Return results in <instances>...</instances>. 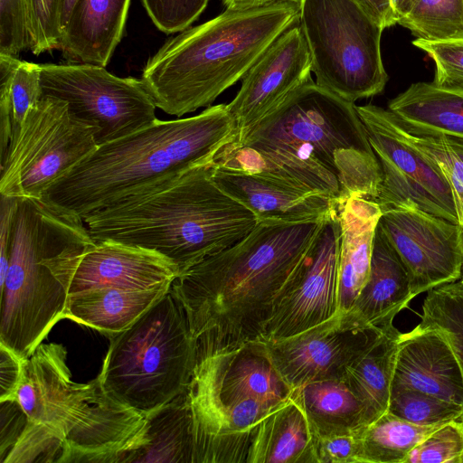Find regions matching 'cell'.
Instances as JSON below:
<instances>
[{
  "mask_svg": "<svg viewBox=\"0 0 463 463\" xmlns=\"http://www.w3.org/2000/svg\"><path fill=\"white\" fill-rule=\"evenodd\" d=\"M329 219L259 222L233 245L178 275L170 289L184 310L195 350L259 339L311 260Z\"/></svg>",
  "mask_w": 463,
  "mask_h": 463,
  "instance_id": "1",
  "label": "cell"
},
{
  "mask_svg": "<svg viewBox=\"0 0 463 463\" xmlns=\"http://www.w3.org/2000/svg\"><path fill=\"white\" fill-rule=\"evenodd\" d=\"M233 144L259 175L326 194L375 200L379 160L354 102L312 79Z\"/></svg>",
  "mask_w": 463,
  "mask_h": 463,
  "instance_id": "2",
  "label": "cell"
},
{
  "mask_svg": "<svg viewBox=\"0 0 463 463\" xmlns=\"http://www.w3.org/2000/svg\"><path fill=\"white\" fill-rule=\"evenodd\" d=\"M213 165L159 182L87 216L92 239L156 251L179 275L233 245L259 221L215 183Z\"/></svg>",
  "mask_w": 463,
  "mask_h": 463,
  "instance_id": "3",
  "label": "cell"
},
{
  "mask_svg": "<svg viewBox=\"0 0 463 463\" xmlns=\"http://www.w3.org/2000/svg\"><path fill=\"white\" fill-rule=\"evenodd\" d=\"M238 136L226 104L212 105L189 118H156L98 146L54 181L43 198L84 220L148 186L213 164Z\"/></svg>",
  "mask_w": 463,
  "mask_h": 463,
  "instance_id": "4",
  "label": "cell"
},
{
  "mask_svg": "<svg viewBox=\"0 0 463 463\" xmlns=\"http://www.w3.org/2000/svg\"><path fill=\"white\" fill-rule=\"evenodd\" d=\"M300 0H278L180 32L153 55L141 76L156 108L181 118L212 106L245 76L268 47L299 22Z\"/></svg>",
  "mask_w": 463,
  "mask_h": 463,
  "instance_id": "5",
  "label": "cell"
},
{
  "mask_svg": "<svg viewBox=\"0 0 463 463\" xmlns=\"http://www.w3.org/2000/svg\"><path fill=\"white\" fill-rule=\"evenodd\" d=\"M95 243L84 220L43 198H18L1 289L0 344L28 358L64 318L71 280Z\"/></svg>",
  "mask_w": 463,
  "mask_h": 463,
  "instance_id": "6",
  "label": "cell"
},
{
  "mask_svg": "<svg viewBox=\"0 0 463 463\" xmlns=\"http://www.w3.org/2000/svg\"><path fill=\"white\" fill-rule=\"evenodd\" d=\"M15 400L62 442L60 463H122L140 442L145 415L113 400L98 377L74 383L61 344L42 342L24 360Z\"/></svg>",
  "mask_w": 463,
  "mask_h": 463,
  "instance_id": "7",
  "label": "cell"
},
{
  "mask_svg": "<svg viewBox=\"0 0 463 463\" xmlns=\"http://www.w3.org/2000/svg\"><path fill=\"white\" fill-rule=\"evenodd\" d=\"M110 343L98 378L116 402L146 415L184 392L195 341L171 289Z\"/></svg>",
  "mask_w": 463,
  "mask_h": 463,
  "instance_id": "8",
  "label": "cell"
},
{
  "mask_svg": "<svg viewBox=\"0 0 463 463\" xmlns=\"http://www.w3.org/2000/svg\"><path fill=\"white\" fill-rule=\"evenodd\" d=\"M299 25L317 85L354 103L384 90L383 29L355 0H300Z\"/></svg>",
  "mask_w": 463,
  "mask_h": 463,
  "instance_id": "9",
  "label": "cell"
},
{
  "mask_svg": "<svg viewBox=\"0 0 463 463\" xmlns=\"http://www.w3.org/2000/svg\"><path fill=\"white\" fill-rule=\"evenodd\" d=\"M96 129L74 117L68 104L43 95L28 110L0 161V194L43 198L59 177L97 146Z\"/></svg>",
  "mask_w": 463,
  "mask_h": 463,
  "instance_id": "10",
  "label": "cell"
},
{
  "mask_svg": "<svg viewBox=\"0 0 463 463\" xmlns=\"http://www.w3.org/2000/svg\"><path fill=\"white\" fill-rule=\"evenodd\" d=\"M43 95L64 100L71 113L96 129L98 146L136 132L156 119L141 80L120 78L89 63L42 64Z\"/></svg>",
  "mask_w": 463,
  "mask_h": 463,
  "instance_id": "11",
  "label": "cell"
},
{
  "mask_svg": "<svg viewBox=\"0 0 463 463\" xmlns=\"http://www.w3.org/2000/svg\"><path fill=\"white\" fill-rule=\"evenodd\" d=\"M379 160L382 181L375 202L382 212L402 206L459 223L452 191L439 166L408 137L389 109L356 106Z\"/></svg>",
  "mask_w": 463,
  "mask_h": 463,
  "instance_id": "12",
  "label": "cell"
},
{
  "mask_svg": "<svg viewBox=\"0 0 463 463\" xmlns=\"http://www.w3.org/2000/svg\"><path fill=\"white\" fill-rule=\"evenodd\" d=\"M192 398L215 413L239 414L254 402L277 407L292 390L271 363L263 342L249 340L195 351Z\"/></svg>",
  "mask_w": 463,
  "mask_h": 463,
  "instance_id": "13",
  "label": "cell"
},
{
  "mask_svg": "<svg viewBox=\"0 0 463 463\" xmlns=\"http://www.w3.org/2000/svg\"><path fill=\"white\" fill-rule=\"evenodd\" d=\"M378 224L403 262L415 297L461 278L459 223L410 205L382 212Z\"/></svg>",
  "mask_w": 463,
  "mask_h": 463,
  "instance_id": "14",
  "label": "cell"
},
{
  "mask_svg": "<svg viewBox=\"0 0 463 463\" xmlns=\"http://www.w3.org/2000/svg\"><path fill=\"white\" fill-rule=\"evenodd\" d=\"M379 329L350 309L295 335L262 342L274 367L294 390L311 382L343 378L347 365Z\"/></svg>",
  "mask_w": 463,
  "mask_h": 463,
  "instance_id": "15",
  "label": "cell"
},
{
  "mask_svg": "<svg viewBox=\"0 0 463 463\" xmlns=\"http://www.w3.org/2000/svg\"><path fill=\"white\" fill-rule=\"evenodd\" d=\"M340 237L336 213L325 225L306 269L275 306L260 340L273 342L295 335L338 313Z\"/></svg>",
  "mask_w": 463,
  "mask_h": 463,
  "instance_id": "16",
  "label": "cell"
},
{
  "mask_svg": "<svg viewBox=\"0 0 463 463\" xmlns=\"http://www.w3.org/2000/svg\"><path fill=\"white\" fill-rule=\"evenodd\" d=\"M311 63L298 22L268 47L242 78L236 96L226 104L236 122L238 138L312 79Z\"/></svg>",
  "mask_w": 463,
  "mask_h": 463,
  "instance_id": "17",
  "label": "cell"
},
{
  "mask_svg": "<svg viewBox=\"0 0 463 463\" xmlns=\"http://www.w3.org/2000/svg\"><path fill=\"white\" fill-rule=\"evenodd\" d=\"M179 275L156 251L114 241H100L83 254L69 295L96 288L149 290L170 288Z\"/></svg>",
  "mask_w": 463,
  "mask_h": 463,
  "instance_id": "18",
  "label": "cell"
},
{
  "mask_svg": "<svg viewBox=\"0 0 463 463\" xmlns=\"http://www.w3.org/2000/svg\"><path fill=\"white\" fill-rule=\"evenodd\" d=\"M213 178L227 194L250 210L261 223H295L331 218L338 202L255 175L216 167Z\"/></svg>",
  "mask_w": 463,
  "mask_h": 463,
  "instance_id": "19",
  "label": "cell"
},
{
  "mask_svg": "<svg viewBox=\"0 0 463 463\" xmlns=\"http://www.w3.org/2000/svg\"><path fill=\"white\" fill-rule=\"evenodd\" d=\"M463 406V369L449 342L420 324L401 333L392 383Z\"/></svg>",
  "mask_w": 463,
  "mask_h": 463,
  "instance_id": "20",
  "label": "cell"
},
{
  "mask_svg": "<svg viewBox=\"0 0 463 463\" xmlns=\"http://www.w3.org/2000/svg\"><path fill=\"white\" fill-rule=\"evenodd\" d=\"M341 227L338 254V312L353 308L367 281L375 229L382 215L371 198L354 195L338 206Z\"/></svg>",
  "mask_w": 463,
  "mask_h": 463,
  "instance_id": "21",
  "label": "cell"
},
{
  "mask_svg": "<svg viewBox=\"0 0 463 463\" xmlns=\"http://www.w3.org/2000/svg\"><path fill=\"white\" fill-rule=\"evenodd\" d=\"M130 0H80L63 33L69 63L106 67L124 33Z\"/></svg>",
  "mask_w": 463,
  "mask_h": 463,
  "instance_id": "22",
  "label": "cell"
},
{
  "mask_svg": "<svg viewBox=\"0 0 463 463\" xmlns=\"http://www.w3.org/2000/svg\"><path fill=\"white\" fill-rule=\"evenodd\" d=\"M414 297L403 262L377 224L369 276L352 309L367 325L381 327L392 324Z\"/></svg>",
  "mask_w": 463,
  "mask_h": 463,
  "instance_id": "23",
  "label": "cell"
},
{
  "mask_svg": "<svg viewBox=\"0 0 463 463\" xmlns=\"http://www.w3.org/2000/svg\"><path fill=\"white\" fill-rule=\"evenodd\" d=\"M247 463H317L313 430L292 394L259 422Z\"/></svg>",
  "mask_w": 463,
  "mask_h": 463,
  "instance_id": "24",
  "label": "cell"
},
{
  "mask_svg": "<svg viewBox=\"0 0 463 463\" xmlns=\"http://www.w3.org/2000/svg\"><path fill=\"white\" fill-rule=\"evenodd\" d=\"M170 288L134 290L105 287L71 294L64 318L96 329L109 337L131 326Z\"/></svg>",
  "mask_w": 463,
  "mask_h": 463,
  "instance_id": "25",
  "label": "cell"
},
{
  "mask_svg": "<svg viewBox=\"0 0 463 463\" xmlns=\"http://www.w3.org/2000/svg\"><path fill=\"white\" fill-rule=\"evenodd\" d=\"M123 463H194L193 415L187 390L145 415L140 445Z\"/></svg>",
  "mask_w": 463,
  "mask_h": 463,
  "instance_id": "26",
  "label": "cell"
},
{
  "mask_svg": "<svg viewBox=\"0 0 463 463\" xmlns=\"http://www.w3.org/2000/svg\"><path fill=\"white\" fill-rule=\"evenodd\" d=\"M388 109L418 130L463 140V86L415 82L391 99Z\"/></svg>",
  "mask_w": 463,
  "mask_h": 463,
  "instance_id": "27",
  "label": "cell"
},
{
  "mask_svg": "<svg viewBox=\"0 0 463 463\" xmlns=\"http://www.w3.org/2000/svg\"><path fill=\"white\" fill-rule=\"evenodd\" d=\"M400 335L392 324L380 327L345 371L343 378L364 406L369 423L388 411Z\"/></svg>",
  "mask_w": 463,
  "mask_h": 463,
  "instance_id": "28",
  "label": "cell"
},
{
  "mask_svg": "<svg viewBox=\"0 0 463 463\" xmlns=\"http://www.w3.org/2000/svg\"><path fill=\"white\" fill-rule=\"evenodd\" d=\"M291 394L302 406L314 437L352 434L369 423L364 406L344 378L311 382Z\"/></svg>",
  "mask_w": 463,
  "mask_h": 463,
  "instance_id": "29",
  "label": "cell"
},
{
  "mask_svg": "<svg viewBox=\"0 0 463 463\" xmlns=\"http://www.w3.org/2000/svg\"><path fill=\"white\" fill-rule=\"evenodd\" d=\"M42 96L41 64L0 54V159L28 110Z\"/></svg>",
  "mask_w": 463,
  "mask_h": 463,
  "instance_id": "30",
  "label": "cell"
},
{
  "mask_svg": "<svg viewBox=\"0 0 463 463\" xmlns=\"http://www.w3.org/2000/svg\"><path fill=\"white\" fill-rule=\"evenodd\" d=\"M440 425H416L387 411L359 430L361 463H405L411 451Z\"/></svg>",
  "mask_w": 463,
  "mask_h": 463,
  "instance_id": "31",
  "label": "cell"
},
{
  "mask_svg": "<svg viewBox=\"0 0 463 463\" xmlns=\"http://www.w3.org/2000/svg\"><path fill=\"white\" fill-rule=\"evenodd\" d=\"M420 317V326L446 338L463 369V284L457 280L429 290Z\"/></svg>",
  "mask_w": 463,
  "mask_h": 463,
  "instance_id": "32",
  "label": "cell"
},
{
  "mask_svg": "<svg viewBox=\"0 0 463 463\" xmlns=\"http://www.w3.org/2000/svg\"><path fill=\"white\" fill-rule=\"evenodd\" d=\"M398 24L416 39L463 38V0H418Z\"/></svg>",
  "mask_w": 463,
  "mask_h": 463,
  "instance_id": "33",
  "label": "cell"
},
{
  "mask_svg": "<svg viewBox=\"0 0 463 463\" xmlns=\"http://www.w3.org/2000/svg\"><path fill=\"white\" fill-rule=\"evenodd\" d=\"M388 411L420 426L443 424L459 420L463 406L426 392L392 384Z\"/></svg>",
  "mask_w": 463,
  "mask_h": 463,
  "instance_id": "34",
  "label": "cell"
},
{
  "mask_svg": "<svg viewBox=\"0 0 463 463\" xmlns=\"http://www.w3.org/2000/svg\"><path fill=\"white\" fill-rule=\"evenodd\" d=\"M401 123L410 140L434 161L445 176L454 196L459 224L463 226V160L448 143L446 136Z\"/></svg>",
  "mask_w": 463,
  "mask_h": 463,
  "instance_id": "35",
  "label": "cell"
},
{
  "mask_svg": "<svg viewBox=\"0 0 463 463\" xmlns=\"http://www.w3.org/2000/svg\"><path fill=\"white\" fill-rule=\"evenodd\" d=\"M61 0H25L29 50L35 55L61 49Z\"/></svg>",
  "mask_w": 463,
  "mask_h": 463,
  "instance_id": "36",
  "label": "cell"
},
{
  "mask_svg": "<svg viewBox=\"0 0 463 463\" xmlns=\"http://www.w3.org/2000/svg\"><path fill=\"white\" fill-rule=\"evenodd\" d=\"M463 454V426L459 420L440 425L409 454L405 463H458Z\"/></svg>",
  "mask_w": 463,
  "mask_h": 463,
  "instance_id": "37",
  "label": "cell"
},
{
  "mask_svg": "<svg viewBox=\"0 0 463 463\" xmlns=\"http://www.w3.org/2000/svg\"><path fill=\"white\" fill-rule=\"evenodd\" d=\"M434 61L433 82L439 86H463V38L415 39L411 43Z\"/></svg>",
  "mask_w": 463,
  "mask_h": 463,
  "instance_id": "38",
  "label": "cell"
},
{
  "mask_svg": "<svg viewBox=\"0 0 463 463\" xmlns=\"http://www.w3.org/2000/svg\"><path fill=\"white\" fill-rule=\"evenodd\" d=\"M153 24L170 34L187 29L207 6L209 0H141Z\"/></svg>",
  "mask_w": 463,
  "mask_h": 463,
  "instance_id": "39",
  "label": "cell"
},
{
  "mask_svg": "<svg viewBox=\"0 0 463 463\" xmlns=\"http://www.w3.org/2000/svg\"><path fill=\"white\" fill-rule=\"evenodd\" d=\"M29 48L25 0H0V54L17 56Z\"/></svg>",
  "mask_w": 463,
  "mask_h": 463,
  "instance_id": "40",
  "label": "cell"
},
{
  "mask_svg": "<svg viewBox=\"0 0 463 463\" xmlns=\"http://www.w3.org/2000/svg\"><path fill=\"white\" fill-rule=\"evenodd\" d=\"M359 431L314 437L317 463H361Z\"/></svg>",
  "mask_w": 463,
  "mask_h": 463,
  "instance_id": "41",
  "label": "cell"
},
{
  "mask_svg": "<svg viewBox=\"0 0 463 463\" xmlns=\"http://www.w3.org/2000/svg\"><path fill=\"white\" fill-rule=\"evenodd\" d=\"M0 462L18 440L27 423V416L16 400L0 402Z\"/></svg>",
  "mask_w": 463,
  "mask_h": 463,
  "instance_id": "42",
  "label": "cell"
},
{
  "mask_svg": "<svg viewBox=\"0 0 463 463\" xmlns=\"http://www.w3.org/2000/svg\"><path fill=\"white\" fill-rule=\"evenodd\" d=\"M24 360L0 344V402L15 400L23 377Z\"/></svg>",
  "mask_w": 463,
  "mask_h": 463,
  "instance_id": "43",
  "label": "cell"
},
{
  "mask_svg": "<svg viewBox=\"0 0 463 463\" xmlns=\"http://www.w3.org/2000/svg\"><path fill=\"white\" fill-rule=\"evenodd\" d=\"M0 286L3 284L9 260L14 223L18 198L1 195L0 200Z\"/></svg>",
  "mask_w": 463,
  "mask_h": 463,
  "instance_id": "44",
  "label": "cell"
},
{
  "mask_svg": "<svg viewBox=\"0 0 463 463\" xmlns=\"http://www.w3.org/2000/svg\"><path fill=\"white\" fill-rule=\"evenodd\" d=\"M383 30L398 24L392 0H355Z\"/></svg>",
  "mask_w": 463,
  "mask_h": 463,
  "instance_id": "45",
  "label": "cell"
},
{
  "mask_svg": "<svg viewBox=\"0 0 463 463\" xmlns=\"http://www.w3.org/2000/svg\"><path fill=\"white\" fill-rule=\"evenodd\" d=\"M79 2L80 0H61V2L60 24L62 37Z\"/></svg>",
  "mask_w": 463,
  "mask_h": 463,
  "instance_id": "46",
  "label": "cell"
},
{
  "mask_svg": "<svg viewBox=\"0 0 463 463\" xmlns=\"http://www.w3.org/2000/svg\"><path fill=\"white\" fill-rule=\"evenodd\" d=\"M278 0H221L226 9H245Z\"/></svg>",
  "mask_w": 463,
  "mask_h": 463,
  "instance_id": "47",
  "label": "cell"
},
{
  "mask_svg": "<svg viewBox=\"0 0 463 463\" xmlns=\"http://www.w3.org/2000/svg\"><path fill=\"white\" fill-rule=\"evenodd\" d=\"M417 1L418 0H392V5L398 22L412 9Z\"/></svg>",
  "mask_w": 463,
  "mask_h": 463,
  "instance_id": "48",
  "label": "cell"
},
{
  "mask_svg": "<svg viewBox=\"0 0 463 463\" xmlns=\"http://www.w3.org/2000/svg\"><path fill=\"white\" fill-rule=\"evenodd\" d=\"M447 141L450 145V146L456 151V153L461 157L463 160V140L456 137H447Z\"/></svg>",
  "mask_w": 463,
  "mask_h": 463,
  "instance_id": "49",
  "label": "cell"
},
{
  "mask_svg": "<svg viewBox=\"0 0 463 463\" xmlns=\"http://www.w3.org/2000/svg\"><path fill=\"white\" fill-rule=\"evenodd\" d=\"M458 463H463V454L461 455L460 458H459V462Z\"/></svg>",
  "mask_w": 463,
  "mask_h": 463,
  "instance_id": "50",
  "label": "cell"
},
{
  "mask_svg": "<svg viewBox=\"0 0 463 463\" xmlns=\"http://www.w3.org/2000/svg\"><path fill=\"white\" fill-rule=\"evenodd\" d=\"M459 281L463 284V272L461 278L459 279Z\"/></svg>",
  "mask_w": 463,
  "mask_h": 463,
  "instance_id": "51",
  "label": "cell"
},
{
  "mask_svg": "<svg viewBox=\"0 0 463 463\" xmlns=\"http://www.w3.org/2000/svg\"><path fill=\"white\" fill-rule=\"evenodd\" d=\"M459 421L461 422V424H462V426H463V419H462V420H460Z\"/></svg>",
  "mask_w": 463,
  "mask_h": 463,
  "instance_id": "52",
  "label": "cell"
}]
</instances>
